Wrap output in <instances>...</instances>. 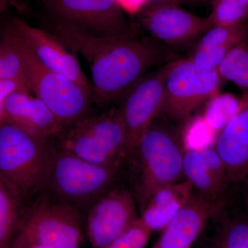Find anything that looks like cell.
I'll list each match as a JSON object with an SVG mask.
<instances>
[{
	"instance_id": "obj_22",
	"label": "cell",
	"mask_w": 248,
	"mask_h": 248,
	"mask_svg": "<svg viewBox=\"0 0 248 248\" xmlns=\"http://www.w3.org/2000/svg\"><path fill=\"white\" fill-rule=\"evenodd\" d=\"M180 130L183 145L186 151L204 148L215 145L218 134L207 123L203 115L191 116Z\"/></svg>"
},
{
	"instance_id": "obj_10",
	"label": "cell",
	"mask_w": 248,
	"mask_h": 248,
	"mask_svg": "<svg viewBox=\"0 0 248 248\" xmlns=\"http://www.w3.org/2000/svg\"><path fill=\"white\" fill-rule=\"evenodd\" d=\"M133 193L113 187L88 211L86 234L93 248H104L128 231L138 219Z\"/></svg>"
},
{
	"instance_id": "obj_12",
	"label": "cell",
	"mask_w": 248,
	"mask_h": 248,
	"mask_svg": "<svg viewBox=\"0 0 248 248\" xmlns=\"http://www.w3.org/2000/svg\"><path fill=\"white\" fill-rule=\"evenodd\" d=\"M8 22L44 66L93 91L76 55L58 37L44 28L34 27L19 17H11Z\"/></svg>"
},
{
	"instance_id": "obj_24",
	"label": "cell",
	"mask_w": 248,
	"mask_h": 248,
	"mask_svg": "<svg viewBox=\"0 0 248 248\" xmlns=\"http://www.w3.org/2000/svg\"><path fill=\"white\" fill-rule=\"evenodd\" d=\"M192 193L179 196L162 205H148L141 212L140 220L152 232L163 231L184 207Z\"/></svg>"
},
{
	"instance_id": "obj_15",
	"label": "cell",
	"mask_w": 248,
	"mask_h": 248,
	"mask_svg": "<svg viewBox=\"0 0 248 248\" xmlns=\"http://www.w3.org/2000/svg\"><path fill=\"white\" fill-rule=\"evenodd\" d=\"M221 156L229 182L248 176V93L240 99L237 112L219 133L214 145Z\"/></svg>"
},
{
	"instance_id": "obj_19",
	"label": "cell",
	"mask_w": 248,
	"mask_h": 248,
	"mask_svg": "<svg viewBox=\"0 0 248 248\" xmlns=\"http://www.w3.org/2000/svg\"><path fill=\"white\" fill-rule=\"evenodd\" d=\"M0 33L3 39L2 52L0 58V79L16 83L23 91L29 92L22 56L4 28Z\"/></svg>"
},
{
	"instance_id": "obj_11",
	"label": "cell",
	"mask_w": 248,
	"mask_h": 248,
	"mask_svg": "<svg viewBox=\"0 0 248 248\" xmlns=\"http://www.w3.org/2000/svg\"><path fill=\"white\" fill-rule=\"evenodd\" d=\"M139 22L148 35L171 49L188 45L212 27L208 17L175 4L143 8L139 11Z\"/></svg>"
},
{
	"instance_id": "obj_7",
	"label": "cell",
	"mask_w": 248,
	"mask_h": 248,
	"mask_svg": "<svg viewBox=\"0 0 248 248\" xmlns=\"http://www.w3.org/2000/svg\"><path fill=\"white\" fill-rule=\"evenodd\" d=\"M224 80L217 71L201 69L188 59L171 62L164 83L161 115L182 124L209 99L219 94Z\"/></svg>"
},
{
	"instance_id": "obj_27",
	"label": "cell",
	"mask_w": 248,
	"mask_h": 248,
	"mask_svg": "<svg viewBox=\"0 0 248 248\" xmlns=\"http://www.w3.org/2000/svg\"><path fill=\"white\" fill-rule=\"evenodd\" d=\"M232 48L230 47L194 48L187 59L201 69L217 71L222 60Z\"/></svg>"
},
{
	"instance_id": "obj_25",
	"label": "cell",
	"mask_w": 248,
	"mask_h": 248,
	"mask_svg": "<svg viewBox=\"0 0 248 248\" xmlns=\"http://www.w3.org/2000/svg\"><path fill=\"white\" fill-rule=\"evenodd\" d=\"M214 248H248V218L228 220L217 232Z\"/></svg>"
},
{
	"instance_id": "obj_3",
	"label": "cell",
	"mask_w": 248,
	"mask_h": 248,
	"mask_svg": "<svg viewBox=\"0 0 248 248\" xmlns=\"http://www.w3.org/2000/svg\"><path fill=\"white\" fill-rule=\"evenodd\" d=\"M22 56L29 92L45 103L63 128L92 112L93 91L44 66L9 22L4 27Z\"/></svg>"
},
{
	"instance_id": "obj_9",
	"label": "cell",
	"mask_w": 248,
	"mask_h": 248,
	"mask_svg": "<svg viewBox=\"0 0 248 248\" xmlns=\"http://www.w3.org/2000/svg\"><path fill=\"white\" fill-rule=\"evenodd\" d=\"M170 63L146 73L117 102L126 135V160L132 156L147 130L161 113L165 79Z\"/></svg>"
},
{
	"instance_id": "obj_32",
	"label": "cell",
	"mask_w": 248,
	"mask_h": 248,
	"mask_svg": "<svg viewBox=\"0 0 248 248\" xmlns=\"http://www.w3.org/2000/svg\"><path fill=\"white\" fill-rule=\"evenodd\" d=\"M17 248H56L50 247V246H25V247Z\"/></svg>"
},
{
	"instance_id": "obj_4",
	"label": "cell",
	"mask_w": 248,
	"mask_h": 248,
	"mask_svg": "<svg viewBox=\"0 0 248 248\" xmlns=\"http://www.w3.org/2000/svg\"><path fill=\"white\" fill-rule=\"evenodd\" d=\"M120 169L90 162L55 145L43 192L73 205L81 213L89 211L113 188Z\"/></svg>"
},
{
	"instance_id": "obj_29",
	"label": "cell",
	"mask_w": 248,
	"mask_h": 248,
	"mask_svg": "<svg viewBox=\"0 0 248 248\" xmlns=\"http://www.w3.org/2000/svg\"><path fill=\"white\" fill-rule=\"evenodd\" d=\"M22 91L16 83L0 79V125L6 122L4 104L6 98L16 91Z\"/></svg>"
},
{
	"instance_id": "obj_1",
	"label": "cell",
	"mask_w": 248,
	"mask_h": 248,
	"mask_svg": "<svg viewBox=\"0 0 248 248\" xmlns=\"http://www.w3.org/2000/svg\"><path fill=\"white\" fill-rule=\"evenodd\" d=\"M184 153L180 130L160 114L128 159L133 165V195L140 213L155 191L182 180Z\"/></svg>"
},
{
	"instance_id": "obj_23",
	"label": "cell",
	"mask_w": 248,
	"mask_h": 248,
	"mask_svg": "<svg viewBox=\"0 0 248 248\" xmlns=\"http://www.w3.org/2000/svg\"><path fill=\"white\" fill-rule=\"evenodd\" d=\"M211 27L244 24L248 19V0H210Z\"/></svg>"
},
{
	"instance_id": "obj_5",
	"label": "cell",
	"mask_w": 248,
	"mask_h": 248,
	"mask_svg": "<svg viewBox=\"0 0 248 248\" xmlns=\"http://www.w3.org/2000/svg\"><path fill=\"white\" fill-rule=\"evenodd\" d=\"M84 226L82 213L79 210L42 192L30 205L26 204L10 248L29 246L79 248Z\"/></svg>"
},
{
	"instance_id": "obj_13",
	"label": "cell",
	"mask_w": 248,
	"mask_h": 248,
	"mask_svg": "<svg viewBox=\"0 0 248 248\" xmlns=\"http://www.w3.org/2000/svg\"><path fill=\"white\" fill-rule=\"evenodd\" d=\"M4 110L6 122L37 138L55 141L64 130L45 103L27 91L10 94Z\"/></svg>"
},
{
	"instance_id": "obj_18",
	"label": "cell",
	"mask_w": 248,
	"mask_h": 248,
	"mask_svg": "<svg viewBox=\"0 0 248 248\" xmlns=\"http://www.w3.org/2000/svg\"><path fill=\"white\" fill-rule=\"evenodd\" d=\"M217 72L224 81L234 83L244 93H248V41L231 49Z\"/></svg>"
},
{
	"instance_id": "obj_2",
	"label": "cell",
	"mask_w": 248,
	"mask_h": 248,
	"mask_svg": "<svg viewBox=\"0 0 248 248\" xmlns=\"http://www.w3.org/2000/svg\"><path fill=\"white\" fill-rule=\"evenodd\" d=\"M55 141L9 122L0 125V182L27 203L45 191Z\"/></svg>"
},
{
	"instance_id": "obj_26",
	"label": "cell",
	"mask_w": 248,
	"mask_h": 248,
	"mask_svg": "<svg viewBox=\"0 0 248 248\" xmlns=\"http://www.w3.org/2000/svg\"><path fill=\"white\" fill-rule=\"evenodd\" d=\"M151 234L139 217L128 231L104 248H145Z\"/></svg>"
},
{
	"instance_id": "obj_33",
	"label": "cell",
	"mask_w": 248,
	"mask_h": 248,
	"mask_svg": "<svg viewBox=\"0 0 248 248\" xmlns=\"http://www.w3.org/2000/svg\"><path fill=\"white\" fill-rule=\"evenodd\" d=\"M3 48V39L2 36L0 33V58H1V52H2Z\"/></svg>"
},
{
	"instance_id": "obj_17",
	"label": "cell",
	"mask_w": 248,
	"mask_h": 248,
	"mask_svg": "<svg viewBox=\"0 0 248 248\" xmlns=\"http://www.w3.org/2000/svg\"><path fill=\"white\" fill-rule=\"evenodd\" d=\"M26 204L0 182V248H11Z\"/></svg>"
},
{
	"instance_id": "obj_14",
	"label": "cell",
	"mask_w": 248,
	"mask_h": 248,
	"mask_svg": "<svg viewBox=\"0 0 248 248\" xmlns=\"http://www.w3.org/2000/svg\"><path fill=\"white\" fill-rule=\"evenodd\" d=\"M218 208V202L192 192L184 207L165 227L153 248H190Z\"/></svg>"
},
{
	"instance_id": "obj_16",
	"label": "cell",
	"mask_w": 248,
	"mask_h": 248,
	"mask_svg": "<svg viewBox=\"0 0 248 248\" xmlns=\"http://www.w3.org/2000/svg\"><path fill=\"white\" fill-rule=\"evenodd\" d=\"M184 177L192 184L193 188L207 200L217 202L223 187L210 172L201 151L189 150L184 155Z\"/></svg>"
},
{
	"instance_id": "obj_8",
	"label": "cell",
	"mask_w": 248,
	"mask_h": 248,
	"mask_svg": "<svg viewBox=\"0 0 248 248\" xmlns=\"http://www.w3.org/2000/svg\"><path fill=\"white\" fill-rule=\"evenodd\" d=\"M48 19L97 37L136 31L119 0H42Z\"/></svg>"
},
{
	"instance_id": "obj_21",
	"label": "cell",
	"mask_w": 248,
	"mask_h": 248,
	"mask_svg": "<svg viewBox=\"0 0 248 248\" xmlns=\"http://www.w3.org/2000/svg\"><path fill=\"white\" fill-rule=\"evenodd\" d=\"M248 41V26L241 24L231 26H215L210 28L199 39L195 48L230 47Z\"/></svg>"
},
{
	"instance_id": "obj_31",
	"label": "cell",
	"mask_w": 248,
	"mask_h": 248,
	"mask_svg": "<svg viewBox=\"0 0 248 248\" xmlns=\"http://www.w3.org/2000/svg\"><path fill=\"white\" fill-rule=\"evenodd\" d=\"M11 4H12L11 0H0V17L6 12Z\"/></svg>"
},
{
	"instance_id": "obj_6",
	"label": "cell",
	"mask_w": 248,
	"mask_h": 248,
	"mask_svg": "<svg viewBox=\"0 0 248 248\" xmlns=\"http://www.w3.org/2000/svg\"><path fill=\"white\" fill-rule=\"evenodd\" d=\"M126 135L118 107L89 115L63 130L55 145L90 162L121 167L126 160Z\"/></svg>"
},
{
	"instance_id": "obj_20",
	"label": "cell",
	"mask_w": 248,
	"mask_h": 248,
	"mask_svg": "<svg viewBox=\"0 0 248 248\" xmlns=\"http://www.w3.org/2000/svg\"><path fill=\"white\" fill-rule=\"evenodd\" d=\"M240 100L231 94H218L205 103L203 117L217 134L237 112Z\"/></svg>"
},
{
	"instance_id": "obj_35",
	"label": "cell",
	"mask_w": 248,
	"mask_h": 248,
	"mask_svg": "<svg viewBox=\"0 0 248 248\" xmlns=\"http://www.w3.org/2000/svg\"><path fill=\"white\" fill-rule=\"evenodd\" d=\"M246 178H247V179H248V187H248V176Z\"/></svg>"
},
{
	"instance_id": "obj_36",
	"label": "cell",
	"mask_w": 248,
	"mask_h": 248,
	"mask_svg": "<svg viewBox=\"0 0 248 248\" xmlns=\"http://www.w3.org/2000/svg\"><path fill=\"white\" fill-rule=\"evenodd\" d=\"M202 1H205V0H202Z\"/></svg>"
},
{
	"instance_id": "obj_30",
	"label": "cell",
	"mask_w": 248,
	"mask_h": 248,
	"mask_svg": "<svg viewBox=\"0 0 248 248\" xmlns=\"http://www.w3.org/2000/svg\"><path fill=\"white\" fill-rule=\"evenodd\" d=\"M169 4H180V3L179 2L178 0H146V3H145V4L143 5L142 8Z\"/></svg>"
},
{
	"instance_id": "obj_34",
	"label": "cell",
	"mask_w": 248,
	"mask_h": 248,
	"mask_svg": "<svg viewBox=\"0 0 248 248\" xmlns=\"http://www.w3.org/2000/svg\"><path fill=\"white\" fill-rule=\"evenodd\" d=\"M24 1V0H11V3L14 4V3L19 2V1Z\"/></svg>"
},
{
	"instance_id": "obj_28",
	"label": "cell",
	"mask_w": 248,
	"mask_h": 248,
	"mask_svg": "<svg viewBox=\"0 0 248 248\" xmlns=\"http://www.w3.org/2000/svg\"><path fill=\"white\" fill-rule=\"evenodd\" d=\"M207 167L218 184L225 188L228 182L226 166L215 147L209 146L201 151Z\"/></svg>"
}]
</instances>
